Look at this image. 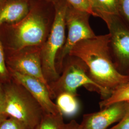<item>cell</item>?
<instances>
[{
	"instance_id": "cell-1",
	"label": "cell",
	"mask_w": 129,
	"mask_h": 129,
	"mask_svg": "<svg viewBox=\"0 0 129 129\" xmlns=\"http://www.w3.org/2000/svg\"><path fill=\"white\" fill-rule=\"evenodd\" d=\"M55 16L53 3L35 0L27 15L17 23L0 32L5 51H15L28 47H42L51 31Z\"/></svg>"
},
{
	"instance_id": "cell-2",
	"label": "cell",
	"mask_w": 129,
	"mask_h": 129,
	"mask_svg": "<svg viewBox=\"0 0 129 129\" xmlns=\"http://www.w3.org/2000/svg\"><path fill=\"white\" fill-rule=\"evenodd\" d=\"M110 35L96 36L78 42L70 55L77 56L88 66L90 78L109 96L129 81V76L120 74L113 62L109 47Z\"/></svg>"
},
{
	"instance_id": "cell-3",
	"label": "cell",
	"mask_w": 129,
	"mask_h": 129,
	"mask_svg": "<svg viewBox=\"0 0 129 129\" xmlns=\"http://www.w3.org/2000/svg\"><path fill=\"white\" fill-rule=\"evenodd\" d=\"M49 85L52 100L64 93L77 96V89L80 87L97 92L101 96L102 100L109 97V94L90 78L86 63L74 55H69L64 58L59 78Z\"/></svg>"
},
{
	"instance_id": "cell-4",
	"label": "cell",
	"mask_w": 129,
	"mask_h": 129,
	"mask_svg": "<svg viewBox=\"0 0 129 129\" xmlns=\"http://www.w3.org/2000/svg\"><path fill=\"white\" fill-rule=\"evenodd\" d=\"M5 96V114L34 129L45 114L40 104L27 90L12 79L3 84Z\"/></svg>"
},
{
	"instance_id": "cell-5",
	"label": "cell",
	"mask_w": 129,
	"mask_h": 129,
	"mask_svg": "<svg viewBox=\"0 0 129 129\" xmlns=\"http://www.w3.org/2000/svg\"><path fill=\"white\" fill-rule=\"evenodd\" d=\"M67 4L66 0H57L54 4V20L46 41L41 48L42 70L49 84L55 81L60 76L56 69L55 62L66 41L65 14Z\"/></svg>"
},
{
	"instance_id": "cell-6",
	"label": "cell",
	"mask_w": 129,
	"mask_h": 129,
	"mask_svg": "<svg viewBox=\"0 0 129 129\" xmlns=\"http://www.w3.org/2000/svg\"><path fill=\"white\" fill-rule=\"evenodd\" d=\"M90 15L87 12L75 8L68 3L65 14L68 35L64 45L57 56L55 62L56 69L59 75L63 61L69 55L73 47L79 42L96 36L89 24Z\"/></svg>"
},
{
	"instance_id": "cell-7",
	"label": "cell",
	"mask_w": 129,
	"mask_h": 129,
	"mask_svg": "<svg viewBox=\"0 0 129 129\" xmlns=\"http://www.w3.org/2000/svg\"><path fill=\"white\" fill-rule=\"evenodd\" d=\"M110 35L109 47L113 62L117 70L129 76V27L118 15L103 14Z\"/></svg>"
},
{
	"instance_id": "cell-8",
	"label": "cell",
	"mask_w": 129,
	"mask_h": 129,
	"mask_svg": "<svg viewBox=\"0 0 129 129\" xmlns=\"http://www.w3.org/2000/svg\"><path fill=\"white\" fill-rule=\"evenodd\" d=\"M41 47H28L15 51H5L6 63L9 70L37 78L50 89L44 76L41 59ZM51 95V94H50Z\"/></svg>"
},
{
	"instance_id": "cell-9",
	"label": "cell",
	"mask_w": 129,
	"mask_h": 129,
	"mask_svg": "<svg viewBox=\"0 0 129 129\" xmlns=\"http://www.w3.org/2000/svg\"><path fill=\"white\" fill-rule=\"evenodd\" d=\"M129 110V104L118 102L102 109L101 111L83 115L80 123L82 129H107L122 119Z\"/></svg>"
},
{
	"instance_id": "cell-10",
	"label": "cell",
	"mask_w": 129,
	"mask_h": 129,
	"mask_svg": "<svg viewBox=\"0 0 129 129\" xmlns=\"http://www.w3.org/2000/svg\"><path fill=\"white\" fill-rule=\"evenodd\" d=\"M12 78L25 88L41 107L45 114H62L53 102L49 88L37 78L9 70Z\"/></svg>"
},
{
	"instance_id": "cell-11",
	"label": "cell",
	"mask_w": 129,
	"mask_h": 129,
	"mask_svg": "<svg viewBox=\"0 0 129 129\" xmlns=\"http://www.w3.org/2000/svg\"><path fill=\"white\" fill-rule=\"evenodd\" d=\"M31 5L27 0H8L0 5V26L13 24L24 18L29 13Z\"/></svg>"
},
{
	"instance_id": "cell-12",
	"label": "cell",
	"mask_w": 129,
	"mask_h": 129,
	"mask_svg": "<svg viewBox=\"0 0 129 129\" xmlns=\"http://www.w3.org/2000/svg\"><path fill=\"white\" fill-rule=\"evenodd\" d=\"M77 96L70 93H64L55 98V104L63 115L71 116L74 115L78 111L79 105Z\"/></svg>"
},
{
	"instance_id": "cell-13",
	"label": "cell",
	"mask_w": 129,
	"mask_h": 129,
	"mask_svg": "<svg viewBox=\"0 0 129 129\" xmlns=\"http://www.w3.org/2000/svg\"><path fill=\"white\" fill-rule=\"evenodd\" d=\"M122 102L129 104V81L118 88L108 98L102 101L99 105L102 109L114 103Z\"/></svg>"
},
{
	"instance_id": "cell-14",
	"label": "cell",
	"mask_w": 129,
	"mask_h": 129,
	"mask_svg": "<svg viewBox=\"0 0 129 129\" xmlns=\"http://www.w3.org/2000/svg\"><path fill=\"white\" fill-rule=\"evenodd\" d=\"M64 124L62 114H45L34 129H64Z\"/></svg>"
},
{
	"instance_id": "cell-15",
	"label": "cell",
	"mask_w": 129,
	"mask_h": 129,
	"mask_svg": "<svg viewBox=\"0 0 129 129\" xmlns=\"http://www.w3.org/2000/svg\"><path fill=\"white\" fill-rule=\"evenodd\" d=\"M99 17L103 14H119V0H95Z\"/></svg>"
},
{
	"instance_id": "cell-16",
	"label": "cell",
	"mask_w": 129,
	"mask_h": 129,
	"mask_svg": "<svg viewBox=\"0 0 129 129\" xmlns=\"http://www.w3.org/2000/svg\"><path fill=\"white\" fill-rule=\"evenodd\" d=\"M12 79L6 63L5 48L0 39V83L5 84Z\"/></svg>"
},
{
	"instance_id": "cell-17",
	"label": "cell",
	"mask_w": 129,
	"mask_h": 129,
	"mask_svg": "<svg viewBox=\"0 0 129 129\" xmlns=\"http://www.w3.org/2000/svg\"><path fill=\"white\" fill-rule=\"evenodd\" d=\"M67 2L77 9L87 12L91 15L95 17H98L95 11L86 0H66Z\"/></svg>"
},
{
	"instance_id": "cell-18",
	"label": "cell",
	"mask_w": 129,
	"mask_h": 129,
	"mask_svg": "<svg viewBox=\"0 0 129 129\" xmlns=\"http://www.w3.org/2000/svg\"><path fill=\"white\" fill-rule=\"evenodd\" d=\"M0 129H30L22 122L12 117L7 118L2 123Z\"/></svg>"
},
{
	"instance_id": "cell-19",
	"label": "cell",
	"mask_w": 129,
	"mask_h": 129,
	"mask_svg": "<svg viewBox=\"0 0 129 129\" xmlns=\"http://www.w3.org/2000/svg\"><path fill=\"white\" fill-rule=\"evenodd\" d=\"M118 15L129 27V0H119Z\"/></svg>"
},
{
	"instance_id": "cell-20",
	"label": "cell",
	"mask_w": 129,
	"mask_h": 129,
	"mask_svg": "<svg viewBox=\"0 0 129 129\" xmlns=\"http://www.w3.org/2000/svg\"><path fill=\"white\" fill-rule=\"evenodd\" d=\"M109 129H129V110L117 124Z\"/></svg>"
},
{
	"instance_id": "cell-21",
	"label": "cell",
	"mask_w": 129,
	"mask_h": 129,
	"mask_svg": "<svg viewBox=\"0 0 129 129\" xmlns=\"http://www.w3.org/2000/svg\"><path fill=\"white\" fill-rule=\"evenodd\" d=\"M5 96L3 84L0 83V113L5 114Z\"/></svg>"
},
{
	"instance_id": "cell-22",
	"label": "cell",
	"mask_w": 129,
	"mask_h": 129,
	"mask_svg": "<svg viewBox=\"0 0 129 129\" xmlns=\"http://www.w3.org/2000/svg\"><path fill=\"white\" fill-rule=\"evenodd\" d=\"M64 129H82L80 124L76 121L72 120L68 123H65Z\"/></svg>"
},
{
	"instance_id": "cell-23",
	"label": "cell",
	"mask_w": 129,
	"mask_h": 129,
	"mask_svg": "<svg viewBox=\"0 0 129 129\" xmlns=\"http://www.w3.org/2000/svg\"><path fill=\"white\" fill-rule=\"evenodd\" d=\"M88 3L90 5V6L92 7V9L95 11V12L98 14L97 13V5L95 2V0H86ZM99 16V15H98Z\"/></svg>"
},
{
	"instance_id": "cell-24",
	"label": "cell",
	"mask_w": 129,
	"mask_h": 129,
	"mask_svg": "<svg viewBox=\"0 0 129 129\" xmlns=\"http://www.w3.org/2000/svg\"><path fill=\"white\" fill-rule=\"evenodd\" d=\"M8 117L5 114H1L0 113V126L2 124V123L6 120Z\"/></svg>"
},
{
	"instance_id": "cell-25",
	"label": "cell",
	"mask_w": 129,
	"mask_h": 129,
	"mask_svg": "<svg viewBox=\"0 0 129 129\" xmlns=\"http://www.w3.org/2000/svg\"><path fill=\"white\" fill-rule=\"evenodd\" d=\"M8 1V0H0V5H2V4H3L4 3H5V2ZM42 1H45L47 2H52L54 4H55V2L57 1V0H42Z\"/></svg>"
}]
</instances>
